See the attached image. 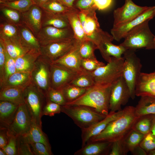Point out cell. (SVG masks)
I'll return each instance as SVG.
<instances>
[{
	"label": "cell",
	"mask_w": 155,
	"mask_h": 155,
	"mask_svg": "<svg viewBox=\"0 0 155 155\" xmlns=\"http://www.w3.org/2000/svg\"><path fill=\"white\" fill-rule=\"evenodd\" d=\"M138 117L135 115V107L126 106L123 109L121 115L111 121L101 132L90 138L88 142L103 141L113 142L121 140L132 129Z\"/></svg>",
	"instance_id": "6da1fadb"
},
{
	"label": "cell",
	"mask_w": 155,
	"mask_h": 155,
	"mask_svg": "<svg viewBox=\"0 0 155 155\" xmlns=\"http://www.w3.org/2000/svg\"><path fill=\"white\" fill-rule=\"evenodd\" d=\"M111 86L95 84L88 88L82 95L66 105H81L94 108L106 115L109 113V101Z\"/></svg>",
	"instance_id": "7a4b0ae2"
},
{
	"label": "cell",
	"mask_w": 155,
	"mask_h": 155,
	"mask_svg": "<svg viewBox=\"0 0 155 155\" xmlns=\"http://www.w3.org/2000/svg\"><path fill=\"white\" fill-rule=\"evenodd\" d=\"M94 8L80 11L78 16L86 36L97 46L100 53L103 50L104 43L112 39L111 35L103 31L100 27Z\"/></svg>",
	"instance_id": "3957f363"
},
{
	"label": "cell",
	"mask_w": 155,
	"mask_h": 155,
	"mask_svg": "<svg viewBox=\"0 0 155 155\" xmlns=\"http://www.w3.org/2000/svg\"><path fill=\"white\" fill-rule=\"evenodd\" d=\"M149 21L144 22L128 32L124 38V41L120 44L127 50L135 51L142 48L155 49V36L150 29Z\"/></svg>",
	"instance_id": "277c9868"
},
{
	"label": "cell",
	"mask_w": 155,
	"mask_h": 155,
	"mask_svg": "<svg viewBox=\"0 0 155 155\" xmlns=\"http://www.w3.org/2000/svg\"><path fill=\"white\" fill-rule=\"evenodd\" d=\"M61 112L70 118L81 129L87 128L104 119L106 115L92 108L81 105L61 106Z\"/></svg>",
	"instance_id": "5b68a950"
},
{
	"label": "cell",
	"mask_w": 155,
	"mask_h": 155,
	"mask_svg": "<svg viewBox=\"0 0 155 155\" xmlns=\"http://www.w3.org/2000/svg\"><path fill=\"white\" fill-rule=\"evenodd\" d=\"M124 59L111 57L107 64L91 72L95 84L110 86L123 76Z\"/></svg>",
	"instance_id": "8992f818"
},
{
	"label": "cell",
	"mask_w": 155,
	"mask_h": 155,
	"mask_svg": "<svg viewBox=\"0 0 155 155\" xmlns=\"http://www.w3.org/2000/svg\"><path fill=\"white\" fill-rule=\"evenodd\" d=\"M135 52L133 50H126L123 57L124 63L123 76L129 88L131 98L132 99L135 96V86L142 67L140 60Z\"/></svg>",
	"instance_id": "52a82bcc"
},
{
	"label": "cell",
	"mask_w": 155,
	"mask_h": 155,
	"mask_svg": "<svg viewBox=\"0 0 155 155\" xmlns=\"http://www.w3.org/2000/svg\"><path fill=\"white\" fill-rule=\"evenodd\" d=\"M24 99L31 119L42 127V112L46 101L45 95L32 82L24 90Z\"/></svg>",
	"instance_id": "ba28073f"
},
{
	"label": "cell",
	"mask_w": 155,
	"mask_h": 155,
	"mask_svg": "<svg viewBox=\"0 0 155 155\" xmlns=\"http://www.w3.org/2000/svg\"><path fill=\"white\" fill-rule=\"evenodd\" d=\"M79 42L74 37L41 46L40 55L52 63L70 51Z\"/></svg>",
	"instance_id": "9c48e42d"
},
{
	"label": "cell",
	"mask_w": 155,
	"mask_h": 155,
	"mask_svg": "<svg viewBox=\"0 0 155 155\" xmlns=\"http://www.w3.org/2000/svg\"><path fill=\"white\" fill-rule=\"evenodd\" d=\"M51 64L40 55L31 72L32 82L45 95L51 87Z\"/></svg>",
	"instance_id": "30bf717a"
},
{
	"label": "cell",
	"mask_w": 155,
	"mask_h": 155,
	"mask_svg": "<svg viewBox=\"0 0 155 155\" xmlns=\"http://www.w3.org/2000/svg\"><path fill=\"white\" fill-rule=\"evenodd\" d=\"M130 98L129 88L122 76L111 86L109 101L110 112L121 110V106L126 104Z\"/></svg>",
	"instance_id": "8fae6325"
},
{
	"label": "cell",
	"mask_w": 155,
	"mask_h": 155,
	"mask_svg": "<svg viewBox=\"0 0 155 155\" xmlns=\"http://www.w3.org/2000/svg\"><path fill=\"white\" fill-rule=\"evenodd\" d=\"M155 16V6L148 7L142 13L132 20L119 26L113 27L111 33L114 39L119 41L133 29L144 22L152 19Z\"/></svg>",
	"instance_id": "7c38bea8"
},
{
	"label": "cell",
	"mask_w": 155,
	"mask_h": 155,
	"mask_svg": "<svg viewBox=\"0 0 155 155\" xmlns=\"http://www.w3.org/2000/svg\"><path fill=\"white\" fill-rule=\"evenodd\" d=\"M148 7L138 5L132 0H125L123 6L114 11L113 27L119 26L132 20L142 13Z\"/></svg>",
	"instance_id": "4fadbf2b"
},
{
	"label": "cell",
	"mask_w": 155,
	"mask_h": 155,
	"mask_svg": "<svg viewBox=\"0 0 155 155\" xmlns=\"http://www.w3.org/2000/svg\"><path fill=\"white\" fill-rule=\"evenodd\" d=\"M32 119L24 103L19 105L12 123L8 128L10 133L18 136L26 135L30 131Z\"/></svg>",
	"instance_id": "5bb4252c"
},
{
	"label": "cell",
	"mask_w": 155,
	"mask_h": 155,
	"mask_svg": "<svg viewBox=\"0 0 155 155\" xmlns=\"http://www.w3.org/2000/svg\"><path fill=\"white\" fill-rule=\"evenodd\" d=\"M36 37L41 46L74 37L71 28H61L51 26L42 27Z\"/></svg>",
	"instance_id": "9a60e30c"
},
{
	"label": "cell",
	"mask_w": 155,
	"mask_h": 155,
	"mask_svg": "<svg viewBox=\"0 0 155 155\" xmlns=\"http://www.w3.org/2000/svg\"><path fill=\"white\" fill-rule=\"evenodd\" d=\"M78 73L61 65L51 63V87L61 89L69 84Z\"/></svg>",
	"instance_id": "2e32d148"
},
{
	"label": "cell",
	"mask_w": 155,
	"mask_h": 155,
	"mask_svg": "<svg viewBox=\"0 0 155 155\" xmlns=\"http://www.w3.org/2000/svg\"><path fill=\"white\" fill-rule=\"evenodd\" d=\"M123 112V109L116 112H110L103 119L87 128L81 129L82 147L84 146L90 138L101 132L109 123L120 116Z\"/></svg>",
	"instance_id": "e0dca14e"
},
{
	"label": "cell",
	"mask_w": 155,
	"mask_h": 155,
	"mask_svg": "<svg viewBox=\"0 0 155 155\" xmlns=\"http://www.w3.org/2000/svg\"><path fill=\"white\" fill-rule=\"evenodd\" d=\"M22 13L23 25L36 37L42 28V9L40 6L34 4Z\"/></svg>",
	"instance_id": "ac0fdd59"
},
{
	"label": "cell",
	"mask_w": 155,
	"mask_h": 155,
	"mask_svg": "<svg viewBox=\"0 0 155 155\" xmlns=\"http://www.w3.org/2000/svg\"><path fill=\"white\" fill-rule=\"evenodd\" d=\"M135 94L137 96L147 95L155 96V72L141 73L136 85Z\"/></svg>",
	"instance_id": "d6986e66"
},
{
	"label": "cell",
	"mask_w": 155,
	"mask_h": 155,
	"mask_svg": "<svg viewBox=\"0 0 155 155\" xmlns=\"http://www.w3.org/2000/svg\"><path fill=\"white\" fill-rule=\"evenodd\" d=\"M80 43L79 42L70 51L52 63L61 65L78 73L83 71L84 70L81 65L82 58L79 51Z\"/></svg>",
	"instance_id": "ffe728a7"
},
{
	"label": "cell",
	"mask_w": 155,
	"mask_h": 155,
	"mask_svg": "<svg viewBox=\"0 0 155 155\" xmlns=\"http://www.w3.org/2000/svg\"><path fill=\"white\" fill-rule=\"evenodd\" d=\"M112 142L98 141L88 142L75 152L74 155H108Z\"/></svg>",
	"instance_id": "44dd1931"
},
{
	"label": "cell",
	"mask_w": 155,
	"mask_h": 155,
	"mask_svg": "<svg viewBox=\"0 0 155 155\" xmlns=\"http://www.w3.org/2000/svg\"><path fill=\"white\" fill-rule=\"evenodd\" d=\"M19 105L5 100H0V128H8L16 115Z\"/></svg>",
	"instance_id": "7402d4cb"
},
{
	"label": "cell",
	"mask_w": 155,
	"mask_h": 155,
	"mask_svg": "<svg viewBox=\"0 0 155 155\" xmlns=\"http://www.w3.org/2000/svg\"><path fill=\"white\" fill-rule=\"evenodd\" d=\"M42 26V27L51 26L61 28H71L67 15L54 13L43 9Z\"/></svg>",
	"instance_id": "603a6c76"
},
{
	"label": "cell",
	"mask_w": 155,
	"mask_h": 155,
	"mask_svg": "<svg viewBox=\"0 0 155 155\" xmlns=\"http://www.w3.org/2000/svg\"><path fill=\"white\" fill-rule=\"evenodd\" d=\"M32 83L31 72L16 71L10 76L1 85L0 88L15 87L25 89Z\"/></svg>",
	"instance_id": "cb8c5ba5"
},
{
	"label": "cell",
	"mask_w": 155,
	"mask_h": 155,
	"mask_svg": "<svg viewBox=\"0 0 155 155\" xmlns=\"http://www.w3.org/2000/svg\"><path fill=\"white\" fill-rule=\"evenodd\" d=\"M0 39L23 46L21 42L20 33L19 26L10 24L1 19L0 22Z\"/></svg>",
	"instance_id": "d4e9b609"
},
{
	"label": "cell",
	"mask_w": 155,
	"mask_h": 155,
	"mask_svg": "<svg viewBox=\"0 0 155 155\" xmlns=\"http://www.w3.org/2000/svg\"><path fill=\"white\" fill-rule=\"evenodd\" d=\"M40 55V51L31 50L15 59L16 71L31 72Z\"/></svg>",
	"instance_id": "484cf974"
},
{
	"label": "cell",
	"mask_w": 155,
	"mask_h": 155,
	"mask_svg": "<svg viewBox=\"0 0 155 155\" xmlns=\"http://www.w3.org/2000/svg\"><path fill=\"white\" fill-rule=\"evenodd\" d=\"M24 136L29 143L32 142L41 143L44 144L49 150L52 153L51 146L47 135L42 131L41 127L38 125L32 119L30 129L28 133Z\"/></svg>",
	"instance_id": "4316f807"
},
{
	"label": "cell",
	"mask_w": 155,
	"mask_h": 155,
	"mask_svg": "<svg viewBox=\"0 0 155 155\" xmlns=\"http://www.w3.org/2000/svg\"><path fill=\"white\" fill-rule=\"evenodd\" d=\"M136 116L153 115H155V96L147 95L142 96L135 107Z\"/></svg>",
	"instance_id": "83f0119b"
},
{
	"label": "cell",
	"mask_w": 155,
	"mask_h": 155,
	"mask_svg": "<svg viewBox=\"0 0 155 155\" xmlns=\"http://www.w3.org/2000/svg\"><path fill=\"white\" fill-rule=\"evenodd\" d=\"M25 89L12 87L1 88L0 100L7 101L18 105L24 103V92Z\"/></svg>",
	"instance_id": "f1b7e54d"
},
{
	"label": "cell",
	"mask_w": 155,
	"mask_h": 155,
	"mask_svg": "<svg viewBox=\"0 0 155 155\" xmlns=\"http://www.w3.org/2000/svg\"><path fill=\"white\" fill-rule=\"evenodd\" d=\"M18 26L22 45L30 50H34L40 52L41 45L37 37L24 25Z\"/></svg>",
	"instance_id": "f546056e"
},
{
	"label": "cell",
	"mask_w": 155,
	"mask_h": 155,
	"mask_svg": "<svg viewBox=\"0 0 155 155\" xmlns=\"http://www.w3.org/2000/svg\"><path fill=\"white\" fill-rule=\"evenodd\" d=\"M78 10L70 12L67 14L74 38L80 43L88 39L87 38L78 16Z\"/></svg>",
	"instance_id": "4dcf8cb0"
},
{
	"label": "cell",
	"mask_w": 155,
	"mask_h": 155,
	"mask_svg": "<svg viewBox=\"0 0 155 155\" xmlns=\"http://www.w3.org/2000/svg\"><path fill=\"white\" fill-rule=\"evenodd\" d=\"M0 19L17 26L23 24L22 13L11 8L0 5Z\"/></svg>",
	"instance_id": "1f68e13d"
},
{
	"label": "cell",
	"mask_w": 155,
	"mask_h": 155,
	"mask_svg": "<svg viewBox=\"0 0 155 155\" xmlns=\"http://www.w3.org/2000/svg\"><path fill=\"white\" fill-rule=\"evenodd\" d=\"M112 41L108 40L103 44V54L102 56L107 62L110 61L111 57L117 58H122V55L127 50L120 44L118 45L113 44Z\"/></svg>",
	"instance_id": "d6a6232c"
},
{
	"label": "cell",
	"mask_w": 155,
	"mask_h": 155,
	"mask_svg": "<svg viewBox=\"0 0 155 155\" xmlns=\"http://www.w3.org/2000/svg\"><path fill=\"white\" fill-rule=\"evenodd\" d=\"M40 7L43 10L54 13L66 15L78 10L74 7H70L65 6L58 0H49Z\"/></svg>",
	"instance_id": "836d02e7"
},
{
	"label": "cell",
	"mask_w": 155,
	"mask_h": 155,
	"mask_svg": "<svg viewBox=\"0 0 155 155\" xmlns=\"http://www.w3.org/2000/svg\"><path fill=\"white\" fill-rule=\"evenodd\" d=\"M145 135L132 129L122 139L123 142L127 153L131 152L139 145Z\"/></svg>",
	"instance_id": "e575fe53"
},
{
	"label": "cell",
	"mask_w": 155,
	"mask_h": 155,
	"mask_svg": "<svg viewBox=\"0 0 155 155\" xmlns=\"http://www.w3.org/2000/svg\"><path fill=\"white\" fill-rule=\"evenodd\" d=\"M84 88H88L95 85L91 72L85 70L78 73L69 84Z\"/></svg>",
	"instance_id": "d590c367"
},
{
	"label": "cell",
	"mask_w": 155,
	"mask_h": 155,
	"mask_svg": "<svg viewBox=\"0 0 155 155\" xmlns=\"http://www.w3.org/2000/svg\"><path fill=\"white\" fill-rule=\"evenodd\" d=\"M154 115H148L138 117L132 129L146 135L150 131Z\"/></svg>",
	"instance_id": "8d00e7d4"
},
{
	"label": "cell",
	"mask_w": 155,
	"mask_h": 155,
	"mask_svg": "<svg viewBox=\"0 0 155 155\" xmlns=\"http://www.w3.org/2000/svg\"><path fill=\"white\" fill-rule=\"evenodd\" d=\"M9 55L16 59L30 50L22 45L12 43L10 41L3 40L0 39Z\"/></svg>",
	"instance_id": "74e56055"
},
{
	"label": "cell",
	"mask_w": 155,
	"mask_h": 155,
	"mask_svg": "<svg viewBox=\"0 0 155 155\" xmlns=\"http://www.w3.org/2000/svg\"><path fill=\"white\" fill-rule=\"evenodd\" d=\"M88 89L82 88L69 84L60 90H61L67 103L79 97L86 91Z\"/></svg>",
	"instance_id": "f35d334b"
},
{
	"label": "cell",
	"mask_w": 155,
	"mask_h": 155,
	"mask_svg": "<svg viewBox=\"0 0 155 155\" xmlns=\"http://www.w3.org/2000/svg\"><path fill=\"white\" fill-rule=\"evenodd\" d=\"M98 49L96 45L91 40L87 39L80 43L79 51L82 59H96L94 51Z\"/></svg>",
	"instance_id": "ab89813d"
},
{
	"label": "cell",
	"mask_w": 155,
	"mask_h": 155,
	"mask_svg": "<svg viewBox=\"0 0 155 155\" xmlns=\"http://www.w3.org/2000/svg\"><path fill=\"white\" fill-rule=\"evenodd\" d=\"M33 5L32 0H16L0 3V5L11 8L21 13L27 11Z\"/></svg>",
	"instance_id": "60d3db41"
},
{
	"label": "cell",
	"mask_w": 155,
	"mask_h": 155,
	"mask_svg": "<svg viewBox=\"0 0 155 155\" xmlns=\"http://www.w3.org/2000/svg\"><path fill=\"white\" fill-rule=\"evenodd\" d=\"M46 99L61 106L66 105L67 102L61 90L50 87L45 94Z\"/></svg>",
	"instance_id": "b9f144b4"
},
{
	"label": "cell",
	"mask_w": 155,
	"mask_h": 155,
	"mask_svg": "<svg viewBox=\"0 0 155 155\" xmlns=\"http://www.w3.org/2000/svg\"><path fill=\"white\" fill-rule=\"evenodd\" d=\"M4 48L5 55V62L4 67L3 77L2 83L5 81L11 75L16 72L15 60L11 57L5 50L2 42Z\"/></svg>",
	"instance_id": "7bdbcfd3"
},
{
	"label": "cell",
	"mask_w": 155,
	"mask_h": 155,
	"mask_svg": "<svg viewBox=\"0 0 155 155\" xmlns=\"http://www.w3.org/2000/svg\"><path fill=\"white\" fill-rule=\"evenodd\" d=\"M17 155H34L24 135H20L17 138Z\"/></svg>",
	"instance_id": "ee69618b"
},
{
	"label": "cell",
	"mask_w": 155,
	"mask_h": 155,
	"mask_svg": "<svg viewBox=\"0 0 155 155\" xmlns=\"http://www.w3.org/2000/svg\"><path fill=\"white\" fill-rule=\"evenodd\" d=\"M61 106L59 104L46 99L43 108L42 115L52 117L61 112Z\"/></svg>",
	"instance_id": "f6af8a7d"
},
{
	"label": "cell",
	"mask_w": 155,
	"mask_h": 155,
	"mask_svg": "<svg viewBox=\"0 0 155 155\" xmlns=\"http://www.w3.org/2000/svg\"><path fill=\"white\" fill-rule=\"evenodd\" d=\"M106 64L96 59H82L81 65L82 68L85 70L92 72Z\"/></svg>",
	"instance_id": "bcb514c9"
},
{
	"label": "cell",
	"mask_w": 155,
	"mask_h": 155,
	"mask_svg": "<svg viewBox=\"0 0 155 155\" xmlns=\"http://www.w3.org/2000/svg\"><path fill=\"white\" fill-rule=\"evenodd\" d=\"M140 146L147 153L155 149V136L150 132L145 135Z\"/></svg>",
	"instance_id": "7dc6e473"
},
{
	"label": "cell",
	"mask_w": 155,
	"mask_h": 155,
	"mask_svg": "<svg viewBox=\"0 0 155 155\" xmlns=\"http://www.w3.org/2000/svg\"><path fill=\"white\" fill-rule=\"evenodd\" d=\"M9 131V130H8ZM9 132L8 143L4 149L7 155H17V138L16 136Z\"/></svg>",
	"instance_id": "c3c4849f"
},
{
	"label": "cell",
	"mask_w": 155,
	"mask_h": 155,
	"mask_svg": "<svg viewBox=\"0 0 155 155\" xmlns=\"http://www.w3.org/2000/svg\"><path fill=\"white\" fill-rule=\"evenodd\" d=\"M34 155H51V152L43 144L39 142L29 143Z\"/></svg>",
	"instance_id": "681fc988"
},
{
	"label": "cell",
	"mask_w": 155,
	"mask_h": 155,
	"mask_svg": "<svg viewBox=\"0 0 155 155\" xmlns=\"http://www.w3.org/2000/svg\"><path fill=\"white\" fill-rule=\"evenodd\" d=\"M73 7L80 11L89 10L94 8L96 9L94 5V0H74Z\"/></svg>",
	"instance_id": "f907efd6"
},
{
	"label": "cell",
	"mask_w": 155,
	"mask_h": 155,
	"mask_svg": "<svg viewBox=\"0 0 155 155\" xmlns=\"http://www.w3.org/2000/svg\"><path fill=\"white\" fill-rule=\"evenodd\" d=\"M122 139L112 142L109 155H124L127 154Z\"/></svg>",
	"instance_id": "816d5d0a"
},
{
	"label": "cell",
	"mask_w": 155,
	"mask_h": 155,
	"mask_svg": "<svg viewBox=\"0 0 155 155\" xmlns=\"http://www.w3.org/2000/svg\"><path fill=\"white\" fill-rule=\"evenodd\" d=\"M9 139L8 128H0V148L4 150L8 143Z\"/></svg>",
	"instance_id": "f5cc1de1"
},
{
	"label": "cell",
	"mask_w": 155,
	"mask_h": 155,
	"mask_svg": "<svg viewBox=\"0 0 155 155\" xmlns=\"http://www.w3.org/2000/svg\"><path fill=\"white\" fill-rule=\"evenodd\" d=\"M5 62V55L4 48L0 42V84L2 82Z\"/></svg>",
	"instance_id": "db71d44e"
},
{
	"label": "cell",
	"mask_w": 155,
	"mask_h": 155,
	"mask_svg": "<svg viewBox=\"0 0 155 155\" xmlns=\"http://www.w3.org/2000/svg\"><path fill=\"white\" fill-rule=\"evenodd\" d=\"M113 0H94V5L97 9L104 10L112 5Z\"/></svg>",
	"instance_id": "11a10c76"
},
{
	"label": "cell",
	"mask_w": 155,
	"mask_h": 155,
	"mask_svg": "<svg viewBox=\"0 0 155 155\" xmlns=\"http://www.w3.org/2000/svg\"><path fill=\"white\" fill-rule=\"evenodd\" d=\"M134 155H146L148 154L147 152L140 145L136 147L131 152Z\"/></svg>",
	"instance_id": "9f6ffc18"
},
{
	"label": "cell",
	"mask_w": 155,
	"mask_h": 155,
	"mask_svg": "<svg viewBox=\"0 0 155 155\" xmlns=\"http://www.w3.org/2000/svg\"><path fill=\"white\" fill-rule=\"evenodd\" d=\"M65 6L70 7H73V4L74 0H58Z\"/></svg>",
	"instance_id": "6f0895ef"
},
{
	"label": "cell",
	"mask_w": 155,
	"mask_h": 155,
	"mask_svg": "<svg viewBox=\"0 0 155 155\" xmlns=\"http://www.w3.org/2000/svg\"><path fill=\"white\" fill-rule=\"evenodd\" d=\"M33 3L40 6L44 3L49 0H32Z\"/></svg>",
	"instance_id": "680465c9"
},
{
	"label": "cell",
	"mask_w": 155,
	"mask_h": 155,
	"mask_svg": "<svg viewBox=\"0 0 155 155\" xmlns=\"http://www.w3.org/2000/svg\"><path fill=\"white\" fill-rule=\"evenodd\" d=\"M155 136V115H154L150 132Z\"/></svg>",
	"instance_id": "91938a15"
},
{
	"label": "cell",
	"mask_w": 155,
	"mask_h": 155,
	"mask_svg": "<svg viewBox=\"0 0 155 155\" xmlns=\"http://www.w3.org/2000/svg\"><path fill=\"white\" fill-rule=\"evenodd\" d=\"M148 154L149 155H155V149L149 152L148 153Z\"/></svg>",
	"instance_id": "94428289"
},
{
	"label": "cell",
	"mask_w": 155,
	"mask_h": 155,
	"mask_svg": "<svg viewBox=\"0 0 155 155\" xmlns=\"http://www.w3.org/2000/svg\"><path fill=\"white\" fill-rule=\"evenodd\" d=\"M0 155H7L4 150L3 149L1 148H0Z\"/></svg>",
	"instance_id": "6125c7cd"
},
{
	"label": "cell",
	"mask_w": 155,
	"mask_h": 155,
	"mask_svg": "<svg viewBox=\"0 0 155 155\" xmlns=\"http://www.w3.org/2000/svg\"><path fill=\"white\" fill-rule=\"evenodd\" d=\"M16 0H0V3L13 1Z\"/></svg>",
	"instance_id": "be15d7a7"
},
{
	"label": "cell",
	"mask_w": 155,
	"mask_h": 155,
	"mask_svg": "<svg viewBox=\"0 0 155 155\" xmlns=\"http://www.w3.org/2000/svg\"><path fill=\"white\" fill-rule=\"evenodd\" d=\"M154 41L155 43V36H154Z\"/></svg>",
	"instance_id": "e7e4bbea"
}]
</instances>
